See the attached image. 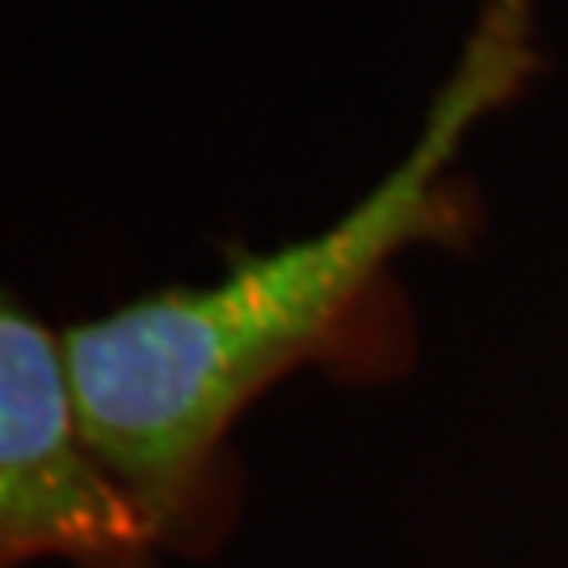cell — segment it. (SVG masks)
I'll list each match as a JSON object with an SVG mask.
<instances>
[{
  "label": "cell",
  "mask_w": 568,
  "mask_h": 568,
  "mask_svg": "<svg viewBox=\"0 0 568 568\" xmlns=\"http://www.w3.org/2000/svg\"><path fill=\"white\" fill-rule=\"evenodd\" d=\"M539 68L535 0H485L417 140L342 220L248 253L220 283L152 291L63 328L84 434L164 548H203L224 530L227 438L244 408L291 371L342 358L387 307L405 248L464 236L467 140Z\"/></svg>",
  "instance_id": "cell-1"
},
{
  "label": "cell",
  "mask_w": 568,
  "mask_h": 568,
  "mask_svg": "<svg viewBox=\"0 0 568 568\" xmlns=\"http://www.w3.org/2000/svg\"><path fill=\"white\" fill-rule=\"evenodd\" d=\"M161 535L84 434L63 328L0 307V565L156 568Z\"/></svg>",
  "instance_id": "cell-2"
}]
</instances>
